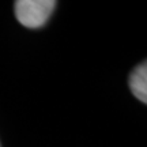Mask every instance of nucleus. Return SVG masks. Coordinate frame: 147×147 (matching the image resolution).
Masks as SVG:
<instances>
[{
    "label": "nucleus",
    "instance_id": "nucleus-3",
    "mask_svg": "<svg viewBox=\"0 0 147 147\" xmlns=\"http://www.w3.org/2000/svg\"><path fill=\"white\" fill-rule=\"evenodd\" d=\"M0 147H1V144H0Z\"/></svg>",
    "mask_w": 147,
    "mask_h": 147
},
{
    "label": "nucleus",
    "instance_id": "nucleus-2",
    "mask_svg": "<svg viewBox=\"0 0 147 147\" xmlns=\"http://www.w3.org/2000/svg\"><path fill=\"white\" fill-rule=\"evenodd\" d=\"M128 86L131 93L138 100L146 104L147 102V63L142 61L131 71L128 78Z\"/></svg>",
    "mask_w": 147,
    "mask_h": 147
},
{
    "label": "nucleus",
    "instance_id": "nucleus-1",
    "mask_svg": "<svg viewBox=\"0 0 147 147\" xmlns=\"http://www.w3.org/2000/svg\"><path fill=\"white\" fill-rule=\"evenodd\" d=\"M56 4L53 0H18L14 4V11L22 26L40 29L49 21Z\"/></svg>",
    "mask_w": 147,
    "mask_h": 147
}]
</instances>
